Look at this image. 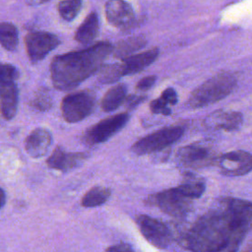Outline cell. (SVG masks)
<instances>
[{"instance_id": "cell-13", "label": "cell", "mask_w": 252, "mask_h": 252, "mask_svg": "<svg viewBox=\"0 0 252 252\" xmlns=\"http://www.w3.org/2000/svg\"><path fill=\"white\" fill-rule=\"evenodd\" d=\"M88 155L80 152H66L61 147H56L49 158L46 159L48 167L67 172L77 166H79L86 158Z\"/></svg>"}, {"instance_id": "cell-5", "label": "cell", "mask_w": 252, "mask_h": 252, "mask_svg": "<svg viewBox=\"0 0 252 252\" xmlns=\"http://www.w3.org/2000/svg\"><path fill=\"white\" fill-rule=\"evenodd\" d=\"M146 203L158 207L161 212L171 217L182 218L191 211L193 200L181 194L174 187L149 196Z\"/></svg>"}, {"instance_id": "cell-6", "label": "cell", "mask_w": 252, "mask_h": 252, "mask_svg": "<svg viewBox=\"0 0 252 252\" xmlns=\"http://www.w3.org/2000/svg\"><path fill=\"white\" fill-rule=\"evenodd\" d=\"M95 105V96L90 91H80L64 96L61 102L63 119L68 123H77L89 116Z\"/></svg>"}, {"instance_id": "cell-32", "label": "cell", "mask_w": 252, "mask_h": 252, "mask_svg": "<svg viewBox=\"0 0 252 252\" xmlns=\"http://www.w3.org/2000/svg\"><path fill=\"white\" fill-rule=\"evenodd\" d=\"M5 203H6V195L4 190L0 187V210L3 208Z\"/></svg>"}, {"instance_id": "cell-16", "label": "cell", "mask_w": 252, "mask_h": 252, "mask_svg": "<svg viewBox=\"0 0 252 252\" xmlns=\"http://www.w3.org/2000/svg\"><path fill=\"white\" fill-rule=\"evenodd\" d=\"M158 53L159 49L158 47H154L152 49L138 54H133L125 58L120 64L122 75L128 76L141 72L156 61V59L158 57Z\"/></svg>"}, {"instance_id": "cell-15", "label": "cell", "mask_w": 252, "mask_h": 252, "mask_svg": "<svg viewBox=\"0 0 252 252\" xmlns=\"http://www.w3.org/2000/svg\"><path fill=\"white\" fill-rule=\"evenodd\" d=\"M51 144V133L45 128H36L26 138L25 149L32 158H38L46 155Z\"/></svg>"}, {"instance_id": "cell-12", "label": "cell", "mask_w": 252, "mask_h": 252, "mask_svg": "<svg viewBox=\"0 0 252 252\" xmlns=\"http://www.w3.org/2000/svg\"><path fill=\"white\" fill-rule=\"evenodd\" d=\"M104 13L107 22L115 28L127 30L134 26V11L131 5L125 1H107L104 5Z\"/></svg>"}, {"instance_id": "cell-18", "label": "cell", "mask_w": 252, "mask_h": 252, "mask_svg": "<svg viewBox=\"0 0 252 252\" xmlns=\"http://www.w3.org/2000/svg\"><path fill=\"white\" fill-rule=\"evenodd\" d=\"M19 78L18 69L8 63H0V99L19 93L16 81Z\"/></svg>"}, {"instance_id": "cell-2", "label": "cell", "mask_w": 252, "mask_h": 252, "mask_svg": "<svg viewBox=\"0 0 252 252\" xmlns=\"http://www.w3.org/2000/svg\"><path fill=\"white\" fill-rule=\"evenodd\" d=\"M111 51L112 44L104 40L82 50L55 56L50 64L53 87L62 92L75 89L98 72Z\"/></svg>"}, {"instance_id": "cell-24", "label": "cell", "mask_w": 252, "mask_h": 252, "mask_svg": "<svg viewBox=\"0 0 252 252\" xmlns=\"http://www.w3.org/2000/svg\"><path fill=\"white\" fill-rule=\"evenodd\" d=\"M121 77H123V75L119 63L104 64L100 67L97 74V80L101 84H112Z\"/></svg>"}, {"instance_id": "cell-28", "label": "cell", "mask_w": 252, "mask_h": 252, "mask_svg": "<svg viewBox=\"0 0 252 252\" xmlns=\"http://www.w3.org/2000/svg\"><path fill=\"white\" fill-rule=\"evenodd\" d=\"M156 80H157V77L156 76H146L144 78H142L136 85V89L138 91H141V92H146L148 90H150L154 84L156 83Z\"/></svg>"}, {"instance_id": "cell-31", "label": "cell", "mask_w": 252, "mask_h": 252, "mask_svg": "<svg viewBox=\"0 0 252 252\" xmlns=\"http://www.w3.org/2000/svg\"><path fill=\"white\" fill-rule=\"evenodd\" d=\"M106 252H135V250L129 244L120 242V243L109 246L106 249Z\"/></svg>"}, {"instance_id": "cell-20", "label": "cell", "mask_w": 252, "mask_h": 252, "mask_svg": "<svg viewBox=\"0 0 252 252\" xmlns=\"http://www.w3.org/2000/svg\"><path fill=\"white\" fill-rule=\"evenodd\" d=\"M127 88L124 84H118L110 88L101 99L100 106L105 112H110L117 109L125 100Z\"/></svg>"}, {"instance_id": "cell-26", "label": "cell", "mask_w": 252, "mask_h": 252, "mask_svg": "<svg viewBox=\"0 0 252 252\" xmlns=\"http://www.w3.org/2000/svg\"><path fill=\"white\" fill-rule=\"evenodd\" d=\"M31 106L38 111H47L52 106V98L47 89L40 88L36 91L30 102Z\"/></svg>"}, {"instance_id": "cell-1", "label": "cell", "mask_w": 252, "mask_h": 252, "mask_svg": "<svg viewBox=\"0 0 252 252\" xmlns=\"http://www.w3.org/2000/svg\"><path fill=\"white\" fill-rule=\"evenodd\" d=\"M251 223V203L224 197L203 214L186 234L193 252H235Z\"/></svg>"}, {"instance_id": "cell-10", "label": "cell", "mask_w": 252, "mask_h": 252, "mask_svg": "<svg viewBox=\"0 0 252 252\" xmlns=\"http://www.w3.org/2000/svg\"><path fill=\"white\" fill-rule=\"evenodd\" d=\"M57 35L41 31L30 32L25 37V44L29 59L32 63L42 60L49 52L60 44Z\"/></svg>"}, {"instance_id": "cell-23", "label": "cell", "mask_w": 252, "mask_h": 252, "mask_svg": "<svg viewBox=\"0 0 252 252\" xmlns=\"http://www.w3.org/2000/svg\"><path fill=\"white\" fill-rule=\"evenodd\" d=\"M176 188L181 194L193 200V199L200 198L203 195V193L205 192L206 185L203 180H200L196 177L188 176Z\"/></svg>"}, {"instance_id": "cell-33", "label": "cell", "mask_w": 252, "mask_h": 252, "mask_svg": "<svg viewBox=\"0 0 252 252\" xmlns=\"http://www.w3.org/2000/svg\"><path fill=\"white\" fill-rule=\"evenodd\" d=\"M45 3V1H37V2H28L29 5H39V4H43Z\"/></svg>"}, {"instance_id": "cell-7", "label": "cell", "mask_w": 252, "mask_h": 252, "mask_svg": "<svg viewBox=\"0 0 252 252\" xmlns=\"http://www.w3.org/2000/svg\"><path fill=\"white\" fill-rule=\"evenodd\" d=\"M129 120L127 112H121L97 122L88 128L83 136L82 141L87 146H94L107 141L110 137L120 131Z\"/></svg>"}, {"instance_id": "cell-17", "label": "cell", "mask_w": 252, "mask_h": 252, "mask_svg": "<svg viewBox=\"0 0 252 252\" xmlns=\"http://www.w3.org/2000/svg\"><path fill=\"white\" fill-rule=\"evenodd\" d=\"M99 31V21L96 12H91L77 29L74 38L81 44H89L96 38Z\"/></svg>"}, {"instance_id": "cell-11", "label": "cell", "mask_w": 252, "mask_h": 252, "mask_svg": "<svg viewBox=\"0 0 252 252\" xmlns=\"http://www.w3.org/2000/svg\"><path fill=\"white\" fill-rule=\"evenodd\" d=\"M215 165L223 175L241 176L251 171L252 157L245 151H232L219 156Z\"/></svg>"}, {"instance_id": "cell-4", "label": "cell", "mask_w": 252, "mask_h": 252, "mask_svg": "<svg viewBox=\"0 0 252 252\" xmlns=\"http://www.w3.org/2000/svg\"><path fill=\"white\" fill-rule=\"evenodd\" d=\"M185 128L182 125H172L161 128L138 140L131 147V151L138 156L159 152L178 141L183 136Z\"/></svg>"}, {"instance_id": "cell-29", "label": "cell", "mask_w": 252, "mask_h": 252, "mask_svg": "<svg viewBox=\"0 0 252 252\" xmlns=\"http://www.w3.org/2000/svg\"><path fill=\"white\" fill-rule=\"evenodd\" d=\"M160 98L168 105H174L177 102V94L174 89L167 88L165 89L160 95Z\"/></svg>"}, {"instance_id": "cell-25", "label": "cell", "mask_w": 252, "mask_h": 252, "mask_svg": "<svg viewBox=\"0 0 252 252\" xmlns=\"http://www.w3.org/2000/svg\"><path fill=\"white\" fill-rule=\"evenodd\" d=\"M82 7V1L80 0H66L61 1L57 5V10L60 17L67 22H70L76 18Z\"/></svg>"}, {"instance_id": "cell-8", "label": "cell", "mask_w": 252, "mask_h": 252, "mask_svg": "<svg viewBox=\"0 0 252 252\" xmlns=\"http://www.w3.org/2000/svg\"><path fill=\"white\" fill-rule=\"evenodd\" d=\"M218 157L213 146L205 142H196L182 147L176 155L181 164L195 169L215 164Z\"/></svg>"}, {"instance_id": "cell-21", "label": "cell", "mask_w": 252, "mask_h": 252, "mask_svg": "<svg viewBox=\"0 0 252 252\" xmlns=\"http://www.w3.org/2000/svg\"><path fill=\"white\" fill-rule=\"evenodd\" d=\"M111 191L107 187L94 186L91 188L82 198L81 204L86 208H94L104 204L110 197Z\"/></svg>"}, {"instance_id": "cell-3", "label": "cell", "mask_w": 252, "mask_h": 252, "mask_svg": "<svg viewBox=\"0 0 252 252\" xmlns=\"http://www.w3.org/2000/svg\"><path fill=\"white\" fill-rule=\"evenodd\" d=\"M237 80L229 72H220L196 88L187 100L191 109L202 108L227 96L235 88Z\"/></svg>"}, {"instance_id": "cell-27", "label": "cell", "mask_w": 252, "mask_h": 252, "mask_svg": "<svg viewBox=\"0 0 252 252\" xmlns=\"http://www.w3.org/2000/svg\"><path fill=\"white\" fill-rule=\"evenodd\" d=\"M150 108L155 114H162V115H170L171 109L168 104H166L160 97L154 99L150 103Z\"/></svg>"}, {"instance_id": "cell-14", "label": "cell", "mask_w": 252, "mask_h": 252, "mask_svg": "<svg viewBox=\"0 0 252 252\" xmlns=\"http://www.w3.org/2000/svg\"><path fill=\"white\" fill-rule=\"evenodd\" d=\"M243 123V115L238 111L217 110L205 119V125L211 129L225 132L236 131Z\"/></svg>"}, {"instance_id": "cell-9", "label": "cell", "mask_w": 252, "mask_h": 252, "mask_svg": "<svg viewBox=\"0 0 252 252\" xmlns=\"http://www.w3.org/2000/svg\"><path fill=\"white\" fill-rule=\"evenodd\" d=\"M136 223L142 235L155 247L164 249L172 241V234L168 226L161 220L147 215H138Z\"/></svg>"}, {"instance_id": "cell-19", "label": "cell", "mask_w": 252, "mask_h": 252, "mask_svg": "<svg viewBox=\"0 0 252 252\" xmlns=\"http://www.w3.org/2000/svg\"><path fill=\"white\" fill-rule=\"evenodd\" d=\"M147 44V39L144 35H135L126 39L120 40L112 46V54L115 58L124 60L133 55L134 52L143 48Z\"/></svg>"}, {"instance_id": "cell-22", "label": "cell", "mask_w": 252, "mask_h": 252, "mask_svg": "<svg viewBox=\"0 0 252 252\" xmlns=\"http://www.w3.org/2000/svg\"><path fill=\"white\" fill-rule=\"evenodd\" d=\"M0 44L8 51H14L19 44V32L14 24L0 23Z\"/></svg>"}, {"instance_id": "cell-30", "label": "cell", "mask_w": 252, "mask_h": 252, "mask_svg": "<svg viewBox=\"0 0 252 252\" xmlns=\"http://www.w3.org/2000/svg\"><path fill=\"white\" fill-rule=\"evenodd\" d=\"M145 99H146V95L132 94H129L126 96L124 103L128 109H132V108H135L137 105H139Z\"/></svg>"}]
</instances>
